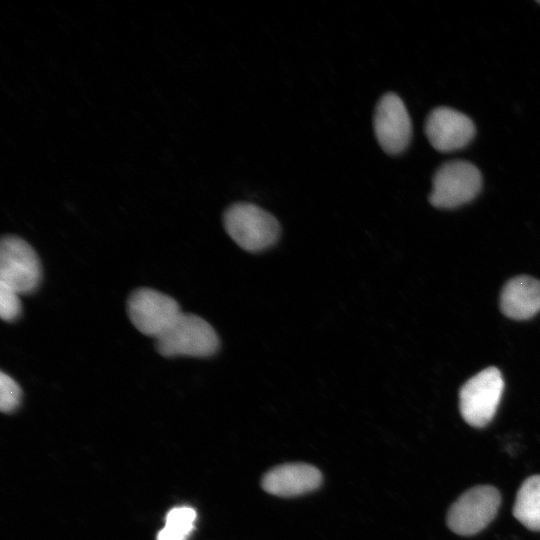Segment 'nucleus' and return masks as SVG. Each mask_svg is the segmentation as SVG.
<instances>
[{
	"label": "nucleus",
	"mask_w": 540,
	"mask_h": 540,
	"mask_svg": "<svg viewBox=\"0 0 540 540\" xmlns=\"http://www.w3.org/2000/svg\"><path fill=\"white\" fill-rule=\"evenodd\" d=\"M223 225L238 246L253 253L273 246L280 236L277 219L259 206L246 202L229 206L223 215Z\"/></svg>",
	"instance_id": "1"
},
{
	"label": "nucleus",
	"mask_w": 540,
	"mask_h": 540,
	"mask_svg": "<svg viewBox=\"0 0 540 540\" xmlns=\"http://www.w3.org/2000/svg\"><path fill=\"white\" fill-rule=\"evenodd\" d=\"M220 346L214 328L195 314L181 313L159 337L155 339L157 352L164 357H208Z\"/></svg>",
	"instance_id": "2"
},
{
	"label": "nucleus",
	"mask_w": 540,
	"mask_h": 540,
	"mask_svg": "<svg viewBox=\"0 0 540 540\" xmlns=\"http://www.w3.org/2000/svg\"><path fill=\"white\" fill-rule=\"evenodd\" d=\"M504 389L501 372L496 367L480 371L463 384L459 391L462 418L476 428L493 419Z\"/></svg>",
	"instance_id": "3"
},
{
	"label": "nucleus",
	"mask_w": 540,
	"mask_h": 540,
	"mask_svg": "<svg viewBox=\"0 0 540 540\" xmlns=\"http://www.w3.org/2000/svg\"><path fill=\"white\" fill-rule=\"evenodd\" d=\"M41 274V263L32 246L14 235L1 239L0 284L18 294H30L38 288Z\"/></svg>",
	"instance_id": "4"
},
{
	"label": "nucleus",
	"mask_w": 540,
	"mask_h": 540,
	"mask_svg": "<svg viewBox=\"0 0 540 540\" xmlns=\"http://www.w3.org/2000/svg\"><path fill=\"white\" fill-rule=\"evenodd\" d=\"M501 502L497 488L475 486L463 493L449 508L446 522L459 535H473L483 530L496 516Z\"/></svg>",
	"instance_id": "5"
},
{
	"label": "nucleus",
	"mask_w": 540,
	"mask_h": 540,
	"mask_svg": "<svg viewBox=\"0 0 540 540\" xmlns=\"http://www.w3.org/2000/svg\"><path fill=\"white\" fill-rule=\"evenodd\" d=\"M178 302L151 288L134 290L127 301V314L142 334L156 339L181 314Z\"/></svg>",
	"instance_id": "6"
},
{
	"label": "nucleus",
	"mask_w": 540,
	"mask_h": 540,
	"mask_svg": "<svg viewBox=\"0 0 540 540\" xmlns=\"http://www.w3.org/2000/svg\"><path fill=\"white\" fill-rule=\"evenodd\" d=\"M481 184V174L473 164L451 161L436 171L429 201L438 208H454L471 201L479 193Z\"/></svg>",
	"instance_id": "7"
},
{
	"label": "nucleus",
	"mask_w": 540,
	"mask_h": 540,
	"mask_svg": "<svg viewBox=\"0 0 540 540\" xmlns=\"http://www.w3.org/2000/svg\"><path fill=\"white\" fill-rule=\"evenodd\" d=\"M373 128L381 148L389 155L403 152L410 143L412 124L402 99L395 93H386L378 101Z\"/></svg>",
	"instance_id": "8"
},
{
	"label": "nucleus",
	"mask_w": 540,
	"mask_h": 540,
	"mask_svg": "<svg viewBox=\"0 0 540 540\" xmlns=\"http://www.w3.org/2000/svg\"><path fill=\"white\" fill-rule=\"evenodd\" d=\"M425 133L438 151L448 152L466 146L475 134L472 120L448 107L434 109L427 117Z\"/></svg>",
	"instance_id": "9"
},
{
	"label": "nucleus",
	"mask_w": 540,
	"mask_h": 540,
	"mask_svg": "<svg viewBox=\"0 0 540 540\" xmlns=\"http://www.w3.org/2000/svg\"><path fill=\"white\" fill-rule=\"evenodd\" d=\"M321 472L306 463H285L270 469L261 480L264 491L279 497H296L316 490Z\"/></svg>",
	"instance_id": "10"
},
{
	"label": "nucleus",
	"mask_w": 540,
	"mask_h": 540,
	"mask_svg": "<svg viewBox=\"0 0 540 540\" xmlns=\"http://www.w3.org/2000/svg\"><path fill=\"white\" fill-rule=\"evenodd\" d=\"M502 313L515 320H525L540 311V281L530 276L510 279L500 295Z\"/></svg>",
	"instance_id": "11"
},
{
	"label": "nucleus",
	"mask_w": 540,
	"mask_h": 540,
	"mask_svg": "<svg viewBox=\"0 0 540 540\" xmlns=\"http://www.w3.org/2000/svg\"><path fill=\"white\" fill-rule=\"evenodd\" d=\"M513 515L526 528L540 531V475L530 476L522 483L516 495Z\"/></svg>",
	"instance_id": "12"
},
{
	"label": "nucleus",
	"mask_w": 540,
	"mask_h": 540,
	"mask_svg": "<svg viewBox=\"0 0 540 540\" xmlns=\"http://www.w3.org/2000/svg\"><path fill=\"white\" fill-rule=\"evenodd\" d=\"M196 512L191 507L173 508L167 513L165 526L157 540H185L194 527Z\"/></svg>",
	"instance_id": "13"
},
{
	"label": "nucleus",
	"mask_w": 540,
	"mask_h": 540,
	"mask_svg": "<svg viewBox=\"0 0 540 540\" xmlns=\"http://www.w3.org/2000/svg\"><path fill=\"white\" fill-rule=\"evenodd\" d=\"M22 397L18 383L4 372L0 373V409L4 413L15 411Z\"/></svg>",
	"instance_id": "14"
},
{
	"label": "nucleus",
	"mask_w": 540,
	"mask_h": 540,
	"mask_svg": "<svg viewBox=\"0 0 540 540\" xmlns=\"http://www.w3.org/2000/svg\"><path fill=\"white\" fill-rule=\"evenodd\" d=\"M19 294L4 284H0V316L2 320L11 322L21 314Z\"/></svg>",
	"instance_id": "15"
},
{
	"label": "nucleus",
	"mask_w": 540,
	"mask_h": 540,
	"mask_svg": "<svg viewBox=\"0 0 540 540\" xmlns=\"http://www.w3.org/2000/svg\"><path fill=\"white\" fill-rule=\"evenodd\" d=\"M539 3H540V1H539Z\"/></svg>",
	"instance_id": "16"
}]
</instances>
